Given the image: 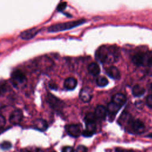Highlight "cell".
I'll return each instance as SVG.
<instances>
[{
    "mask_svg": "<svg viewBox=\"0 0 152 152\" xmlns=\"http://www.w3.org/2000/svg\"><path fill=\"white\" fill-rule=\"evenodd\" d=\"M96 58L101 62L111 63L116 58V52L112 48L102 46L97 51Z\"/></svg>",
    "mask_w": 152,
    "mask_h": 152,
    "instance_id": "cell-1",
    "label": "cell"
},
{
    "mask_svg": "<svg viewBox=\"0 0 152 152\" xmlns=\"http://www.w3.org/2000/svg\"><path fill=\"white\" fill-rule=\"evenodd\" d=\"M85 21L86 20L84 19H81L77 21H72L53 24L48 28V32L55 33L69 30L83 24L85 22Z\"/></svg>",
    "mask_w": 152,
    "mask_h": 152,
    "instance_id": "cell-2",
    "label": "cell"
},
{
    "mask_svg": "<svg viewBox=\"0 0 152 152\" xmlns=\"http://www.w3.org/2000/svg\"><path fill=\"white\" fill-rule=\"evenodd\" d=\"M47 101L51 107L55 110H59L63 106L62 102L50 93L47 95Z\"/></svg>",
    "mask_w": 152,
    "mask_h": 152,
    "instance_id": "cell-3",
    "label": "cell"
},
{
    "mask_svg": "<svg viewBox=\"0 0 152 152\" xmlns=\"http://www.w3.org/2000/svg\"><path fill=\"white\" fill-rule=\"evenodd\" d=\"M23 118V112L20 109L14 110L9 117V121L11 124L17 125L21 122Z\"/></svg>",
    "mask_w": 152,
    "mask_h": 152,
    "instance_id": "cell-4",
    "label": "cell"
},
{
    "mask_svg": "<svg viewBox=\"0 0 152 152\" xmlns=\"http://www.w3.org/2000/svg\"><path fill=\"white\" fill-rule=\"evenodd\" d=\"M11 78L15 86H17V84H23L26 81L25 74L20 70H15L14 71L11 75Z\"/></svg>",
    "mask_w": 152,
    "mask_h": 152,
    "instance_id": "cell-5",
    "label": "cell"
},
{
    "mask_svg": "<svg viewBox=\"0 0 152 152\" xmlns=\"http://www.w3.org/2000/svg\"><path fill=\"white\" fill-rule=\"evenodd\" d=\"M80 98L84 102H88L93 97L92 89L88 87H83L80 92Z\"/></svg>",
    "mask_w": 152,
    "mask_h": 152,
    "instance_id": "cell-6",
    "label": "cell"
},
{
    "mask_svg": "<svg viewBox=\"0 0 152 152\" xmlns=\"http://www.w3.org/2000/svg\"><path fill=\"white\" fill-rule=\"evenodd\" d=\"M66 132L71 136L74 138L78 137L81 134V129L80 126L77 124L67 125L65 127Z\"/></svg>",
    "mask_w": 152,
    "mask_h": 152,
    "instance_id": "cell-7",
    "label": "cell"
},
{
    "mask_svg": "<svg viewBox=\"0 0 152 152\" xmlns=\"http://www.w3.org/2000/svg\"><path fill=\"white\" fill-rule=\"evenodd\" d=\"M39 32V30L37 28H32L21 32L20 37L23 40H28L33 39Z\"/></svg>",
    "mask_w": 152,
    "mask_h": 152,
    "instance_id": "cell-8",
    "label": "cell"
},
{
    "mask_svg": "<svg viewBox=\"0 0 152 152\" xmlns=\"http://www.w3.org/2000/svg\"><path fill=\"white\" fill-rule=\"evenodd\" d=\"M132 129L137 134H142L145 131V125L140 119H135L131 123Z\"/></svg>",
    "mask_w": 152,
    "mask_h": 152,
    "instance_id": "cell-9",
    "label": "cell"
},
{
    "mask_svg": "<svg viewBox=\"0 0 152 152\" xmlns=\"http://www.w3.org/2000/svg\"><path fill=\"white\" fill-rule=\"evenodd\" d=\"M147 58L148 57H147L145 54L142 53H138L132 57V62L137 66L146 65Z\"/></svg>",
    "mask_w": 152,
    "mask_h": 152,
    "instance_id": "cell-10",
    "label": "cell"
},
{
    "mask_svg": "<svg viewBox=\"0 0 152 152\" xmlns=\"http://www.w3.org/2000/svg\"><path fill=\"white\" fill-rule=\"evenodd\" d=\"M107 74L111 78L118 80L121 77V74L119 70L114 66H111L106 69Z\"/></svg>",
    "mask_w": 152,
    "mask_h": 152,
    "instance_id": "cell-11",
    "label": "cell"
},
{
    "mask_svg": "<svg viewBox=\"0 0 152 152\" xmlns=\"http://www.w3.org/2000/svg\"><path fill=\"white\" fill-rule=\"evenodd\" d=\"M77 85V81L75 78L73 77H69L67 78L64 83V87L68 90H74Z\"/></svg>",
    "mask_w": 152,
    "mask_h": 152,
    "instance_id": "cell-12",
    "label": "cell"
},
{
    "mask_svg": "<svg viewBox=\"0 0 152 152\" xmlns=\"http://www.w3.org/2000/svg\"><path fill=\"white\" fill-rule=\"evenodd\" d=\"M107 114V109L102 106V105H99L96 107L95 109V113L94 115L96 118L101 119H104Z\"/></svg>",
    "mask_w": 152,
    "mask_h": 152,
    "instance_id": "cell-13",
    "label": "cell"
},
{
    "mask_svg": "<svg viewBox=\"0 0 152 152\" xmlns=\"http://www.w3.org/2000/svg\"><path fill=\"white\" fill-rule=\"evenodd\" d=\"M112 101L116 103L117 104L122 106L125 103L126 101V99L124 94L121 93H117L113 96L112 98Z\"/></svg>",
    "mask_w": 152,
    "mask_h": 152,
    "instance_id": "cell-14",
    "label": "cell"
},
{
    "mask_svg": "<svg viewBox=\"0 0 152 152\" xmlns=\"http://www.w3.org/2000/svg\"><path fill=\"white\" fill-rule=\"evenodd\" d=\"M34 126L37 129L41 131H44L48 128V124L46 121L42 119H38L34 121Z\"/></svg>",
    "mask_w": 152,
    "mask_h": 152,
    "instance_id": "cell-15",
    "label": "cell"
},
{
    "mask_svg": "<svg viewBox=\"0 0 152 152\" xmlns=\"http://www.w3.org/2000/svg\"><path fill=\"white\" fill-rule=\"evenodd\" d=\"M88 71L91 75L97 76L99 74L100 69L99 65L97 63L92 62L88 66Z\"/></svg>",
    "mask_w": 152,
    "mask_h": 152,
    "instance_id": "cell-16",
    "label": "cell"
},
{
    "mask_svg": "<svg viewBox=\"0 0 152 152\" xmlns=\"http://www.w3.org/2000/svg\"><path fill=\"white\" fill-rule=\"evenodd\" d=\"M121 107V106L118 105L112 101L110 103H109L107 104V111H108L110 115H115L119 110Z\"/></svg>",
    "mask_w": 152,
    "mask_h": 152,
    "instance_id": "cell-17",
    "label": "cell"
},
{
    "mask_svg": "<svg viewBox=\"0 0 152 152\" xmlns=\"http://www.w3.org/2000/svg\"><path fill=\"white\" fill-rule=\"evenodd\" d=\"M145 91V90L144 87H142L139 85H135L132 88V93L134 96L140 97L144 94Z\"/></svg>",
    "mask_w": 152,
    "mask_h": 152,
    "instance_id": "cell-18",
    "label": "cell"
},
{
    "mask_svg": "<svg viewBox=\"0 0 152 152\" xmlns=\"http://www.w3.org/2000/svg\"><path fill=\"white\" fill-rule=\"evenodd\" d=\"M96 84L99 87H104L107 85L108 80L107 78L103 76L99 77L96 80Z\"/></svg>",
    "mask_w": 152,
    "mask_h": 152,
    "instance_id": "cell-19",
    "label": "cell"
},
{
    "mask_svg": "<svg viewBox=\"0 0 152 152\" xmlns=\"http://www.w3.org/2000/svg\"><path fill=\"white\" fill-rule=\"evenodd\" d=\"M96 117L95 116L94 114H93V113H88L86 115V117H85V122L86 123L87 122H95Z\"/></svg>",
    "mask_w": 152,
    "mask_h": 152,
    "instance_id": "cell-20",
    "label": "cell"
},
{
    "mask_svg": "<svg viewBox=\"0 0 152 152\" xmlns=\"http://www.w3.org/2000/svg\"><path fill=\"white\" fill-rule=\"evenodd\" d=\"M86 129L94 133L96 128L95 122H87V123H86Z\"/></svg>",
    "mask_w": 152,
    "mask_h": 152,
    "instance_id": "cell-21",
    "label": "cell"
},
{
    "mask_svg": "<svg viewBox=\"0 0 152 152\" xmlns=\"http://www.w3.org/2000/svg\"><path fill=\"white\" fill-rule=\"evenodd\" d=\"M12 147V144L10 141H3L1 144H0V147L2 150H8L11 148Z\"/></svg>",
    "mask_w": 152,
    "mask_h": 152,
    "instance_id": "cell-22",
    "label": "cell"
},
{
    "mask_svg": "<svg viewBox=\"0 0 152 152\" xmlns=\"http://www.w3.org/2000/svg\"><path fill=\"white\" fill-rule=\"evenodd\" d=\"M66 3L65 2H62L58 5L57 10L58 11H62L66 8Z\"/></svg>",
    "mask_w": 152,
    "mask_h": 152,
    "instance_id": "cell-23",
    "label": "cell"
},
{
    "mask_svg": "<svg viewBox=\"0 0 152 152\" xmlns=\"http://www.w3.org/2000/svg\"><path fill=\"white\" fill-rule=\"evenodd\" d=\"M93 134H94L93 132H90V131H89L88 130H87V129H84V130L82 132V135H83L84 137H91Z\"/></svg>",
    "mask_w": 152,
    "mask_h": 152,
    "instance_id": "cell-24",
    "label": "cell"
},
{
    "mask_svg": "<svg viewBox=\"0 0 152 152\" xmlns=\"http://www.w3.org/2000/svg\"><path fill=\"white\" fill-rule=\"evenodd\" d=\"M76 152H87V148L83 145H80L76 149Z\"/></svg>",
    "mask_w": 152,
    "mask_h": 152,
    "instance_id": "cell-25",
    "label": "cell"
},
{
    "mask_svg": "<svg viewBox=\"0 0 152 152\" xmlns=\"http://www.w3.org/2000/svg\"><path fill=\"white\" fill-rule=\"evenodd\" d=\"M146 103L149 107L152 108V95H148L147 97Z\"/></svg>",
    "mask_w": 152,
    "mask_h": 152,
    "instance_id": "cell-26",
    "label": "cell"
},
{
    "mask_svg": "<svg viewBox=\"0 0 152 152\" xmlns=\"http://www.w3.org/2000/svg\"><path fill=\"white\" fill-rule=\"evenodd\" d=\"M62 152H74V150L70 146H66L62 148Z\"/></svg>",
    "mask_w": 152,
    "mask_h": 152,
    "instance_id": "cell-27",
    "label": "cell"
},
{
    "mask_svg": "<svg viewBox=\"0 0 152 152\" xmlns=\"http://www.w3.org/2000/svg\"><path fill=\"white\" fill-rule=\"evenodd\" d=\"M5 124V118L2 115H0V128H2Z\"/></svg>",
    "mask_w": 152,
    "mask_h": 152,
    "instance_id": "cell-28",
    "label": "cell"
},
{
    "mask_svg": "<svg viewBox=\"0 0 152 152\" xmlns=\"http://www.w3.org/2000/svg\"><path fill=\"white\" fill-rule=\"evenodd\" d=\"M116 152H135L133 150H125V149H122L121 148H117L115 150Z\"/></svg>",
    "mask_w": 152,
    "mask_h": 152,
    "instance_id": "cell-29",
    "label": "cell"
},
{
    "mask_svg": "<svg viewBox=\"0 0 152 152\" xmlns=\"http://www.w3.org/2000/svg\"><path fill=\"white\" fill-rule=\"evenodd\" d=\"M147 137H150V138H152V132H151V133H150L149 135H147Z\"/></svg>",
    "mask_w": 152,
    "mask_h": 152,
    "instance_id": "cell-30",
    "label": "cell"
},
{
    "mask_svg": "<svg viewBox=\"0 0 152 152\" xmlns=\"http://www.w3.org/2000/svg\"><path fill=\"white\" fill-rule=\"evenodd\" d=\"M151 90H152V84H151Z\"/></svg>",
    "mask_w": 152,
    "mask_h": 152,
    "instance_id": "cell-31",
    "label": "cell"
},
{
    "mask_svg": "<svg viewBox=\"0 0 152 152\" xmlns=\"http://www.w3.org/2000/svg\"><path fill=\"white\" fill-rule=\"evenodd\" d=\"M52 152H55V151H52Z\"/></svg>",
    "mask_w": 152,
    "mask_h": 152,
    "instance_id": "cell-32",
    "label": "cell"
}]
</instances>
